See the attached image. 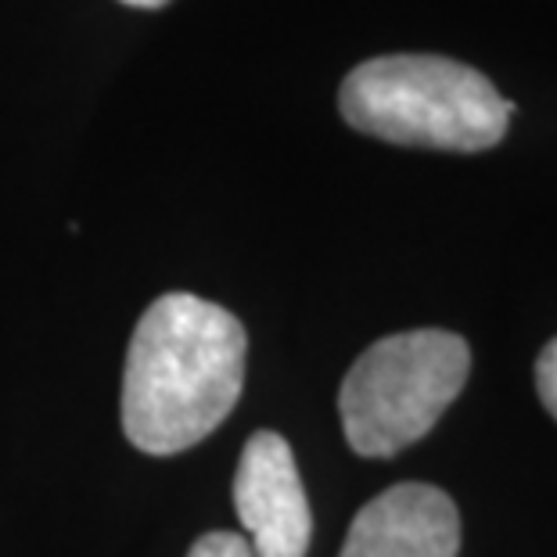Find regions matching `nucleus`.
<instances>
[{"label": "nucleus", "instance_id": "obj_1", "mask_svg": "<svg viewBox=\"0 0 557 557\" xmlns=\"http://www.w3.org/2000/svg\"><path fill=\"white\" fill-rule=\"evenodd\" d=\"M242 320L198 295H159L137 320L123 371V432L140 454H184L227 421L245 385Z\"/></svg>", "mask_w": 557, "mask_h": 557}, {"label": "nucleus", "instance_id": "obj_8", "mask_svg": "<svg viewBox=\"0 0 557 557\" xmlns=\"http://www.w3.org/2000/svg\"><path fill=\"white\" fill-rule=\"evenodd\" d=\"M126 8H145V11H156V8H165L170 0H123Z\"/></svg>", "mask_w": 557, "mask_h": 557}, {"label": "nucleus", "instance_id": "obj_5", "mask_svg": "<svg viewBox=\"0 0 557 557\" xmlns=\"http://www.w3.org/2000/svg\"><path fill=\"white\" fill-rule=\"evenodd\" d=\"M460 515L443 490L399 482L352 518L338 557H457Z\"/></svg>", "mask_w": 557, "mask_h": 557}, {"label": "nucleus", "instance_id": "obj_6", "mask_svg": "<svg viewBox=\"0 0 557 557\" xmlns=\"http://www.w3.org/2000/svg\"><path fill=\"white\" fill-rule=\"evenodd\" d=\"M187 557H252V547L242 532H206L191 543Z\"/></svg>", "mask_w": 557, "mask_h": 557}, {"label": "nucleus", "instance_id": "obj_4", "mask_svg": "<svg viewBox=\"0 0 557 557\" xmlns=\"http://www.w3.org/2000/svg\"><path fill=\"white\" fill-rule=\"evenodd\" d=\"M234 511L252 557H306L313 515L292 446L277 432H256L234 475Z\"/></svg>", "mask_w": 557, "mask_h": 557}, {"label": "nucleus", "instance_id": "obj_3", "mask_svg": "<svg viewBox=\"0 0 557 557\" xmlns=\"http://www.w3.org/2000/svg\"><path fill=\"white\" fill-rule=\"evenodd\" d=\"M471 349L454 331L421 327L374 342L338 393L346 443L360 457H396L435 429L465 393Z\"/></svg>", "mask_w": 557, "mask_h": 557}, {"label": "nucleus", "instance_id": "obj_7", "mask_svg": "<svg viewBox=\"0 0 557 557\" xmlns=\"http://www.w3.org/2000/svg\"><path fill=\"white\" fill-rule=\"evenodd\" d=\"M536 388H540L543 407H547L550 418L557 421V338L540 352V360H536Z\"/></svg>", "mask_w": 557, "mask_h": 557}, {"label": "nucleus", "instance_id": "obj_2", "mask_svg": "<svg viewBox=\"0 0 557 557\" xmlns=\"http://www.w3.org/2000/svg\"><path fill=\"white\" fill-rule=\"evenodd\" d=\"M338 109L357 134L460 156L496 148L515 115V104L479 69L438 54L360 62L342 79Z\"/></svg>", "mask_w": 557, "mask_h": 557}]
</instances>
